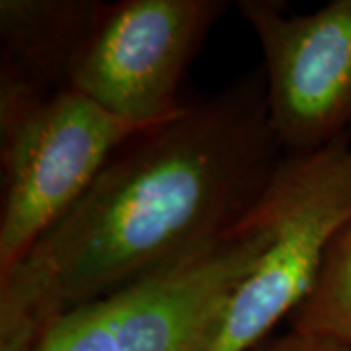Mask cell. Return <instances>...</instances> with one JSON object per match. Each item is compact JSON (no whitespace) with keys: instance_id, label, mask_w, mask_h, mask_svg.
<instances>
[{"instance_id":"obj_1","label":"cell","mask_w":351,"mask_h":351,"mask_svg":"<svg viewBox=\"0 0 351 351\" xmlns=\"http://www.w3.org/2000/svg\"><path fill=\"white\" fill-rule=\"evenodd\" d=\"M283 154L262 69L138 131L0 276V351H32L64 314L225 239L256 209Z\"/></svg>"},{"instance_id":"obj_2","label":"cell","mask_w":351,"mask_h":351,"mask_svg":"<svg viewBox=\"0 0 351 351\" xmlns=\"http://www.w3.org/2000/svg\"><path fill=\"white\" fill-rule=\"evenodd\" d=\"M267 242L269 228L254 209L209 248L64 314L32 351H211Z\"/></svg>"},{"instance_id":"obj_3","label":"cell","mask_w":351,"mask_h":351,"mask_svg":"<svg viewBox=\"0 0 351 351\" xmlns=\"http://www.w3.org/2000/svg\"><path fill=\"white\" fill-rule=\"evenodd\" d=\"M256 213L269 242L228 304L211 351H252L311 293L332 242L351 225V135L285 152Z\"/></svg>"},{"instance_id":"obj_4","label":"cell","mask_w":351,"mask_h":351,"mask_svg":"<svg viewBox=\"0 0 351 351\" xmlns=\"http://www.w3.org/2000/svg\"><path fill=\"white\" fill-rule=\"evenodd\" d=\"M143 129L75 90L0 110V276L63 219L113 152Z\"/></svg>"},{"instance_id":"obj_5","label":"cell","mask_w":351,"mask_h":351,"mask_svg":"<svg viewBox=\"0 0 351 351\" xmlns=\"http://www.w3.org/2000/svg\"><path fill=\"white\" fill-rule=\"evenodd\" d=\"M230 0L104 2L76 53L71 90L137 125L152 127L186 110L180 90Z\"/></svg>"},{"instance_id":"obj_6","label":"cell","mask_w":351,"mask_h":351,"mask_svg":"<svg viewBox=\"0 0 351 351\" xmlns=\"http://www.w3.org/2000/svg\"><path fill=\"white\" fill-rule=\"evenodd\" d=\"M263 53L269 123L283 152L351 135V0L287 14L277 0H239Z\"/></svg>"},{"instance_id":"obj_7","label":"cell","mask_w":351,"mask_h":351,"mask_svg":"<svg viewBox=\"0 0 351 351\" xmlns=\"http://www.w3.org/2000/svg\"><path fill=\"white\" fill-rule=\"evenodd\" d=\"M101 0H0V110L71 90Z\"/></svg>"},{"instance_id":"obj_8","label":"cell","mask_w":351,"mask_h":351,"mask_svg":"<svg viewBox=\"0 0 351 351\" xmlns=\"http://www.w3.org/2000/svg\"><path fill=\"white\" fill-rule=\"evenodd\" d=\"M289 330L351 346V225L332 242L311 293L289 316Z\"/></svg>"},{"instance_id":"obj_9","label":"cell","mask_w":351,"mask_h":351,"mask_svg":"<svg viewBox=\"0 0 351 351\" xmlns=\"http://www.w3.org/2000/svg\"><path fill=\"white\" fill-rule=\"evenodd\" d=\"M252 351H351V346L339 343L334 339L308 336L295 330H289L281 336L269 338L256 346Z\"/></svg>"}]
</instances>
